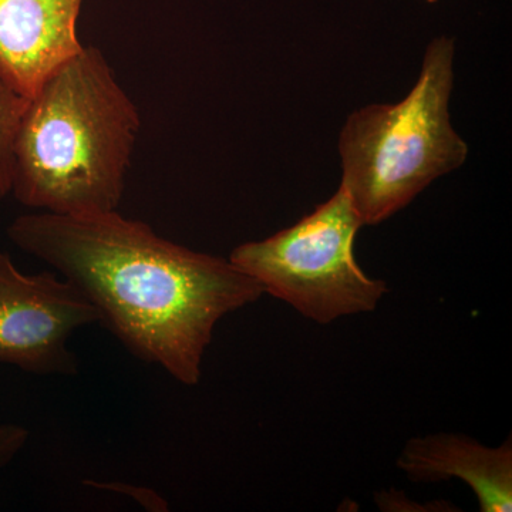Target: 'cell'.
<instances>
[{"label": "cell", "mask_w": 512, "mask_h": 512, "mask_svg": "<svg viewBox=\"0 0 512 512\" xmlns=\"http://www.w3.org/2000/svg\"><path fill=\"white\" fill-rule=\"evenodd\" d=\"M8 237L76 286L130 352L187 386L200 383L217 323L265 293L229 259L181 247L117 211L26 214Z\"/></svg>", "instance_id": "1"}, {"label": "cell", "mask_w": 512, "mask_h": 512, "mask_svg": "<svg viewBox=\"0 0 512 512\" xmlns=\"http://www.w3.org/2000/svg\"><path fill=\"white\" fill-rule=\"evenodd\" d=\"M140 128L136 104L106 57L83 46L28 100L10 194L50 214L117 211Z\"/></svg>", "instance_id": "2"}, {"label": "cell", "mask_w": 512, "mask_h": 512, "mask_svg": "<svg viewBox=\"0 0 512 512\" xmlns=\"http://www.w3.org/2000/svg\"><path fill=\"white\" fill-rule=\"evenodd\" d=\"M453 59V40H433L406 99L363 107L346 121L339 143L342 187L363 225L386 221L466 160L467 144L448 114Z\"/></svg>", "instance_id": "3"}, {"label": "cell", "mask_w": 512, "mask_h": 512, "mask_svg": "<svg viewBox=\"0 0 512 512\" xmlns=\"http://www.w3.org/2000/svg\"><path fill=\"white\" fill-rule=\"evenodd\" d=\"M362 225L340 185L329 201L291 228L239 245L229 261L264 292L328 325L342 316L375 311L389 291L386 282L369 278L357 265L353 242Z\"/></svg>", "instance_id": "4"}, {"label": "cell", "mask_w": 512, "mask_h": 512, "mask_svg": "<svg viewBox=\"0 0 512 512\" xmlns=\"http://www.w3.org/2000/svg\"><path fill=\"white\" fill-rule=\"evenodd\" d=\"M79 289L53 272L25 275L0 251V362L39 375L76 372L74 330L100 322Z\"/></svg>", "instance_id": "5"}, {"label": "cell", "mask_w": 512, "mask_h": 512, "mask_svg": "<svg viewBox=\"0 0 512 512\" xmlns=\"http://www.w3.org/2000/svg\"><path fill=\"white\" fill-rule=\"evenodd\" d=\"M83 0H0V74L30 99L82 52L77 18Z\"/></svg>", "instance_id": "6"}, {"label": "cell", "mask_w": 512, "mask_h": 512, "mask_svg": "<svg viewBox=\"0 0 512 512\" xmlns=\"http://www.w3.org/2000/svg\"><path fill=\"white\" fill-rule=\"evenodd\" d=\"M397 466L416 483L460 478L483 512L512 510L511 439L491 448L461 434H433L407 441Z\"/></svg>", "instance_id": "7"}, {"label": "cell", "mask_w": 512, "mask_h": 512, "mask_svg": "<svg viewBox=\"0 0 512 512\" xmlns=\"http://www.w3.org/2000/svg\"><path fill=\"white\" fill-rule=\"evenodd\" d=\"M28 100L0 74V204L10 194L16 136Z\"/></svg>", "instance_id": "8"}, {"label": "cell", "mask_w": 512, "mask_h": 512, "mask_svg": "<svg viewBox=\"0 0 512 512\" xmlns=\"http://www.w3.org/2000/svg\"><path fill=\"white\" fill-rule=\"evenodd\" d=\"M29 431L18 424H0V468L8 466L28 443Z\"/></svg>", "instance_id": "9"}, {"label": "cell", "mask_w": 512, "mask_h": 512, "mask_svg": "<svg viewBox=\"0 0 512 512\" xmlns=\"http://www.w3.org/2000/svg\"><path fill=\"white\" fill-rule=\"evenodd\" d=\"M429 2H430V3H434V2H436V0H429Z\"/></svg>", "instance_id": "10"}]
</instances>
